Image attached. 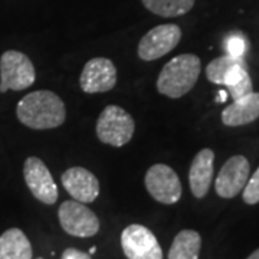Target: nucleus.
<instances>
[{
  "label": "nucleus",
  "instance_id": "nucleus-14",
  "mask_svg": "<svg viewBox=\"0 0 259 259\" xmlns=\"http://www.w3.org/2000/svg\"><path fill=\"white\" fill-rule=\"evenodd\" d=\"M259 118V93L235 100L222 111V122L228 127H241Z\"/></svg>",
  "mask_w": 259,
  "mask_h": 259
},
{
  "label": "nucleus",
  "instance_id": "nucleus-20",
  "mask_svg": "<svg viewBox=\"0 0 259 259\" xmlns=\"http://www.w3.org/2000/svg\"><path fill=\"white\" fill-rule=\"evenodd\" d=\"M243 193V202L248 204H256L259 203V167L256 171L253 173V176L248 179L246 185L242 190Z\"/></svg>",
  "mask_w": 259,
  "mask_h": 259
},
{
  "label": "nucleus",
  "instance_id": "nucleus-15",
  "mask_svg": "<svg viewBox=\"0 0 259 259\" xmlns=\"http://www.w3.org/2000/svg\"><path fill=\"white\" fill-rule=\"evenodd\" d=\"M32 245L28 236L18 228H12L0 236V259H32Z\"/></svg>",
  "mask_w": 259,
  "mask_h": 259
},
{
  "label": "nucleus",
  "instance_id": "nucleus-13",
  "mask_svg": "<svg viewBox=\"0 0 259 259\" xmlns=\"http://www.w3.org/2000/svg\"><path fill=\"white\" fill-rule=\"evenodd\" d=\"M213 161L214 153L210 148H203L194 156L190 171H189V185L194 197L203 199L207 194L213 179Z\"/></svg>",
  "mask_w": 259,
  "mask_h": 259
},
{
  "label": "nucleus",
  "instance_id": "nucleus-7",
  "mask_svg": "<svg viewBox=\"0 0 259 259\" xmlns=\"http://www.w3.org/2000/svg\"><path fill=\"white\" fill-rule=\"evenodd\" d=\"M182 39V30L177 25L167 23L160 25L148 30L141 37L139 44V56L143 61H156L161 56L167 55L179 45Z\"/></svg>",
  "mask_w": 259,
  "mask_h": 259
},
{
  "label": "nucleus",
  "instance_id": "nucleus-1",
  "mask_svg": "<svg viewBox=\"0 0 259 259\" xmlns=\"http://www.w3.org/2000/svg\"><path fill=\"white\" fill-rule=\"evenodd\" d=\"M19 121L33 130L56 128L66 118L64 101L52 91H33L23 97L16 108Z\"/></svg>",
  "mask_w": 259,
  "mask_h": 259
},
{
  "label": "nucleus",
  "instance_id": "nucleus-10",
  "mask_svg": "<svg viewBox=\"0 0 259 259\" xmlns=\"http://www.w3.org/2000/svg\"><path fill=\"white\" fill-rule=\"evenodd\" d=\"M117 83V68L107 58H94L83 66L79 85L83 93L98 94L111 91Z\"/></svg>",
  "mask_w": 259,
  "mask_h": 259
},
{
  "label": "nucleus",
  "instance_id": "nucleus-23",
  "mask_svg": "<svg viewBox=\"0 0 259 259\" xmlns=\"http://www.w3.org/2000/svg\"><path fill=\"white\" fill-rule=\"evenodd\" d=\"M248 259H259V249H256L255 252H252L249 256H248Z\"/></svg>",
  "mask_w": 259,
  "mask_h": 259
},
{
  "label": "nucleus",
  "instance_id": "nucleus-18",
  "mask_svg": "<svg viewBox=\"0 0 259 259\" xmlns=\"http://www.w3.org/2000/svg\"><path fill=\"white\" fill-rule=\"evenodd\" d=\"M243 58H235L231 55H222L213 59L210 64L206 66V76L210 82L216 85H223L226 75L231 72L233 66L238 64H243Z\"/></svg>",
  "mask_w": 259,
  "mask_h": 259
},
{
  "label": "nucleus",
  "instance_id": "nucleus-11",
  "mask_svg": "<svg viewBox=\"0 0 259 259\" xmlns=\"http://www.w3.org/2000/svg\"><path fill=\"white\" fill-rule=\"evenodd\" d=\"M249 161L245 156H233L229 158L216 177V193L223 199H232L238 196L249 179Z\"/></svg>",
  "mask_w": 259,
  "mask_h": 259
},
{
  "label": "nucleus",
  "instance_id": "nucleus-26",
  "mask_svg": "<svg viewBox=\"0 0 259 259\" xmlns=\"http://www.w3.org/2000/svg\"><path fill=\"white\" fill-rule=\"evenodd\" d=\"M37 259H44V258H37Z\"/></svg>",
  "mask_w": 259,
  "mask_h": 259
},
{
  "label": "nucleus",
  "instance_id": "nucleus-4",
  "mask_svg": "<svg viewBox=\"0 0 259 259\" xmlns=\"http://www.w3.org/2000/svg\"><path fill=\"white\" fill-rule=\"evenodd\" d=\"M36 79L35 66L19 51H6L0 58V93L22 91Z\"/></svg>",
  "mask_w": 259,
  "mask_h": 259
},
{
  "label": "nucleus",
  "instance_id": "nucleus-21",
  "mask_svg": "<svg viewBox=\"0 0 259 259\" xmlns=\"http://www.w3.org/2000/svg\"><path fill=\"white\" fill-rule=\"evenodd\" d=\"M228 93L235 100H239V98H243L246 95H249L250 93H253V85H252V79H250L249 75H246L242 81H239L238 83H235L233 87H229L226 88Z\"/></svg>",
  "mask_w": 259,
  "mask_h": 259
},
{
  "label": "nucleus",
  "instance_id": "nucleus-12",
  "mask_svg": "<svg viewBox=\"0 0 259 259\" xmlns=\"http://www.w3.org/2000/svg\"><path fill=\"white\" fill-rule=\"evenodd\" d=\"M65 190L72 196V199L81 203H91L100 194V182L90 170L83 167H71L62 177Z\"/></svg>",
  "mask_w": 259,
  "mask_h": 259
},
{
  "label": "nucleus",
  "instance_id": "nucleus-8",
  "mask_svg": "<svg viewBox=\"0 0 259 259\" xmlns=\"http://www.w3.org/2000/svg\"><path fill=\"white\" fill-rule=\"evenodd\" d=\"M121 246L128 259H163L157 238L143 225H130L121 233Z\"/></svg>",
  "mask_w": 259,
  "mask_h": 259
},
{
  "label": "nucleus",
  "instance_id": "nucleus-2",
  "mask_svg": "<svg viewBox=\"0 0 259 259\" xmlns=\"http://www.w3.org/2000/svg\"><path fill=\"white\" fill-rule=\"evenodd\" d=\"M200 59L193 54H183L168 61L157 78V91L168 98H182L192 91L200 75Z\"/></svg>",
  "mask_w": 259,
  "mask_h": 259
},
{
  "label": "nucleus",
  "instance_id": "nucleus-6",
  "mask_svg": "<svg viewBox=\"0 0 259 259\" xmlns=\"http://www.w3.org/2000/svg\"><path fill=\"white\" fill-rule=\"evenodd\" d=\"M146 189L153 199L164 204H173L182 197V183L171 167L154 164L147 170L144 177Z\"/></svg>",
  "mask_w": 259,
  "mask_h": 259
},
{
  "label": "nucleus",
  "instance_id": "nucleus-22",
  "mask_svg": "<svg viewBox=\"0 0 259 259\" xmlns=\"http://www.w3.org/2000/svg\"><path fill=\"white\" fill-rule=\"evenodd\" d=\"M62 259H91V256H90V253H85L82 250L68 248V249L64 250Z\"/></svg>",
  "mask_w": 259,
  "mask_h": 259
},
{
  "label": "nucleus",
  "instance_id": "nucleus-19",
  "mask_svg": "<svg viewBox=\"0 0 259 259\" xmlns=\"http://www.w3.org/2000/svg\"><path fill=\"white\" fill-rule=\"evenodd\" d=\"M246 39L241 33H231L229 36L225 39V49H226V55L235 56V58H243L246 52Z\"/></svg>",
  "mask_w": 259,
  "mask_h": 259
},
{
  "label": "nucleus",
  "instance_id": "nucleus-9",
  "mask_svg": "<svg viewBox=\"0 0 259 259\" xmlns=\"http://www.w3.org/2000/svg\"><path fill=\"white\" fill-rule=\"evenodd\" d=\"M23 177L30 193L39 202L54 204L58 200V187L47 164L37 157L26 158L23 164Z\"/></svg>",
  "mask_w": 259,
  "mask_h": 259
},
{
  "label": "nucleus",
  "instance_id": "nucleus-16",
  "mask_svg": "<svg viewBox=\"0 0 259 259\" xmlns=\"http://www.w3.org/2000/svg\"><path fill=\"white\" fill-rule=\"evenodd\" d=\"M202 238L196 231L179 232L168 250V259H199Z\"/></svg>",
  "mask_w": 259,
  "mask_h": 259
},
{
  "label": "nucleus",
  "instance_id": "nucleus-25",
  "mask_svg": "<svg viewBox=\"0 0 259 259\" xmlns=\"http://www.w3.org/2000/svg\"><path fill=\"white\" fill-rule=\"evenodd\" d=\"M95 250H97V248H95V246H93V248H91V249H90V253H94V252H95Z\"/></svg>",
  "mask_w": 259,
  "mask_h": 259
},
{
  "label": "nucleus",
  "instance_id": "nucleus-3",
  "mask_svg": "<svg viewBox=\"0 0 259 259\" xmlns=\"http://www.w3.org/2000/svg\"><path fill=\"white\" fill-rule=\"evenodd\" d=\"M136 124L133 117L118 105L105 107L97 121V136L104 144L122 147L133 139Z\"/></svg>",
  "mask_w": 259,
  "mask_h": 259
},
{
  "label": "nucleus",
  "instance_id": "nucleus-24",
  "mask_svg": "<svg viewBox=\"0 0 259 259\" xmlns=\"http://www.w3.org/2000/svg\"><path fill=\"white\" fill-rule=\"evenodd\" d=\"M218 101H226V93L221 91V93H219V100H218Z\"/></svg>",
  "mask_w": 259,
  "mask_h": 259
},
{
  "label": "nucleus",
  "instance_id": "nucleus-5",
  "mask_svg": "<svg viewBox=\"0 0 259 259\" xmlns=\"http://www.w3.org/2000/svg\"><path fill=\"white\" fill-rule=\"evenodd\" d=\"M59 223L68 235L76 238H91L100 231L97 214L76 200H66L58 210Z\"/></svg>",
  "mask_w": 259,
  "mask_h": 259
},
{
  "label": "nucleus",
  "instance_id": "nucleus-17",
  "mask_svg": "<svg viewBox=\"0 0 259 259\" xmlns=\"http://www.w3.org/2000/svg\"><path fill=\"white\" fill-rule=\"evenodd\" d=\"M146 9L161 18L183 16L193 9L194 0H141Z\"/></svg>",
  "mask_w": 259,
  "mask_h": 259
}]
</instances>
